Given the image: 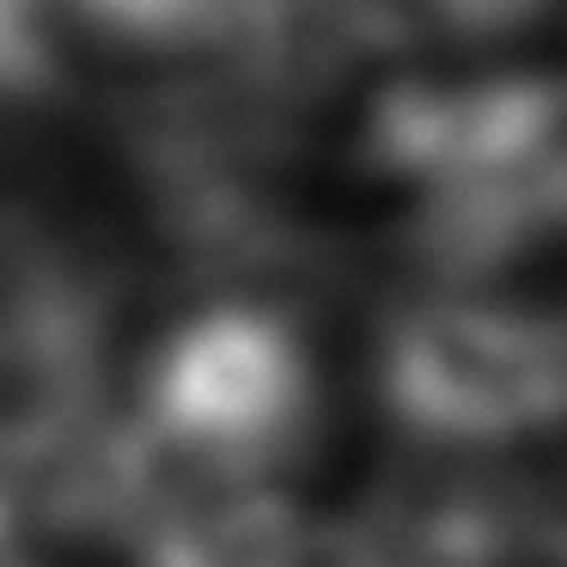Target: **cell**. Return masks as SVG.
I'll return each instance as SVG.
<instances>
[{"label":"cell","instance_id":"1","mask_svg":"<svg viewBox=\"0 0 567 567\" xmlns=\"http://www.w3.org/2000/svg\"><path fill=\"white\" fill-rule=\"evenodd\" d=\"M318 372L299 330L269 306H214L172 330L141 379V403L116 421L135 537L184 501L281 488L311 452Z\"/></svg>","mask_w":567,"mask_h":567},{"label":"cell","instance_id":"2","mask_svg":"<svg viewBox=\"0 0 567 567\" xmlns=\"http://www.w3.org/2000/svg\"><path fill=\"white\" fill-rule=\"evenodd\" d=\"M379 396L440 457H482L567 427V311L427 299L384 323Z\"/></svg>","mask_w":567,"mask_h":567},{"label":"cell","instance_id":"3","mask_svg":"<svg viewBox=\"0 0 567 567\" xmlns=\"http://www.w3.org/2000/svg\"><path fill=\"white\" fill-rule=\"evenodd\" d=\"M409 25L391 0H245L233 43V86L269 116L360 86L372 68H391Z\"/></svg>","mask_w":567,"mask_h":567},{"label":"cell","instance_id":"4","mask_svg":"<svg viewBox=\"0 0 567 567\" xmlns=\"http://www.w3.org/2000/svg\"><path fill=\"white\" fill-rule=\"evenodd\" d=\"M391 567H513L530 543V506L470 457H415L360 506Z\"/></svg>","mask_w":567,"mask_h":567},{"label":"cell","instance_id":"5","mask_svg":"<svg viewBox=\"0 0 567 567\" xmlns=\"http://www.w3.org/2000/svg\"><path fill=\"white\" fill-rule=\"evenodd\" d=\"M311 537V513H299L281 488L208 494L153 518L135 537V567H299Z\"/></svg>","mask_w":567,"mask_h":567},{"label":"cell","instance_id":"6","mask_svg":"<svg viewBox=\"0 0 567 567\" xmlns=\"http://www.w3.org/2000/svg\"><path fill=\"white\" fill-rule=\"evenodd\" d=\"M68 19L159 62H233L245 0H68Z\"/></svg>","mask_w":567,"mask_h":567},{"label":"cell","instance_id":"7","mask_svg":"<svg viewBox=\"0 0 567 567\" xmlns=\"http://www.w3.org/2000/svg\"><path fill=\"white\" fill-rule=\"evenodd\" d=\"M421 7L433 19H445L452 31H464V38H494V31L530 25L549 0H421Z\"/></svg>","mask_w":567,"mask_h":567},{"label":"cell","instance_id":"8","mask_svg":"<svg viewBox=\"0 0 567 567\" xmlns=\"http://www.w3.org/2000/svg\"><path fill=\"white\" fill-rule=\"evenodd\" d=\"M43 513L13 488V482H0V567H43Z\"/></svg>","mask_w":567,"mask_h":567},{"label":"cell","instance_id":"9","mask_svg":"<svg viewBox=\"0 0 567 567\" xmlns=\"http://www.w3.org/2000/svg\"><path fill=\"white\" fill-rule=\"evenodd\" d=\"M555 567H567V525L555 530Z\"/></svg>","mask_w":567,"mask_h":567}]
</instances>
